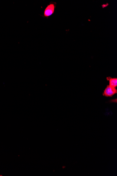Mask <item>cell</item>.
<instances>
[{"label": "cell", "mask_w": 117, "mask_h": 176, "mask_svg": "<svg viewBox=\"0 0 117 176\" xmlns=\"http://www.w3.org/2000/svg\"><path fill=\"white\" fill-rule=\"evenodd\" d=\"M117 93V90L115 88L111 87L108 85L104 91L103 95L106 97H111Z\"/></svg>", "instance_id": "obj_2"}, {"label": "cell", "mask_w": 117, "mask_h": 176, "mask_svg": "<svg viewBox=\"0 0 117 176\" xmlns=\"http://www.w3.org/2000/svg\"><path fill=\"white\" fill-rule=\"evenodd\" d=\"M56 3L55 2H52L47 5L44 11V17H49L54 14L56 7Z\"/></svg>", "instance_id": "obj_1"}, {"label": "cell", "mask_w": 117, "mask_h": 176, "mask_svg": "<svg viewBox=\"0 0 117 176\" xmlns=\"http://www.w3.org/2000/svg\"><path fill=\"white\" fill-rule=\"evenodd\" d=\"M108 80L110 82L109 86L113 88H115L117 86V79L116 78H110L108 77Z\"/></svg>", "instance_id": "obj_3"}]
</instances>
